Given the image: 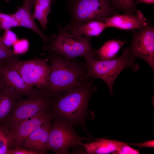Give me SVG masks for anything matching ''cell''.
I'll use <instances>...</instances> for the list:
<instances>
[{
  "label": "cell",
  "mask_w": 154,
  "mask_h": 154,
  "mask_svg": "<svg viewBox=\"0 0 154 154\" xmlns=\"http://www.w3.org/2000/svg\"><path fill=\"white\" fill-rule=\"evenodd\" d=\"M48 52L50 66L46 92L51 98L93 82V79L86 75V63L75 59L67 60L56 53Z\"/></svg>",
  "instance_id": "obj_1"
},
{
  "label": "cell",
  "mask_w": 154,
  "mask_h": 154,
  "mask_svg": "<svg viewBox=\"0 0 154 154\" xmlns=\"http://www.w3.org/2000/svg\"><path fill=\"white\" fill-rule=\"evenodd\" d=\"M93 82L68 90L51 101L50 106L56 119L64 120L72 125L83 124L89 102L96 90Z\"/></svg>",
  "instance_id": "obj_2"
},
{
  "label": "cell",
  "mask_w": 154,
  "mask_h": 154,
  "mask_svg": "<svg viewBox=\"0 0 154 154\" xmlns=\"http://www.w3.org/2000/svg\"><path fill=\"white\" fill-rule=\"evenodd\" d=\"M86 62L87 75L93 79L100 78L108 86L110 93L113 94L114 82L120 73L127 68L134 72L139 66L135 62V59L129 54L127 47L124 48L119 56L107 60H100L91 57H84Z\"/></svg>",
  "instance_id": "obj_3"
},
{
  "label": "cell",
  "mask_w": 154,
  "mask_h": 154,
  "mask_svg": "<svg viewBox=\"0 0 154 154\" xmlns=\"http://www.w3.org/2000/svg\"><path fill=\"white\" fill-rule=\"evenodd\" d=\"M58 33L52 41L43 47V50L54 52L67 60L80 56L91 57L98 59L92 47L91 37L79 36L68 33L58 23Z\"/></svg>",
  "instance_id": "obj_4"
},
{
  "label": "cell",
  "mask_w": 154,
  "mask_h": 154,
  "mask_svg": "<svg viewBox=\"0 0 154 154\" xmlns=\"http://www.w3.org/2000/svg\"><path fill=\"white\" fill-rule=\"evenodd\" d=\"M72 25L94 21L104 22L119 11L112 4V0H65Z\"/></svg>",
  "instance_id": "obj_5"
},
{
  "label": "cell",
  "mask_w": 154,
  "mask_h": 154,
  "mask_svg": "<svg viewBox=\"0 0 154 154\" xmlns=\"http://www.w3.org/2000/svg\"><path fill=\"white\" fill-rule=\"evenodd\" d=\"M48 59L21 61L17 58L5 64L17 71L29 86L46 92L50 74Z\"/></svg>",
  "instance_id": "obj_6"
},
{
  "label": "cell",
  "mask_w": 154,
  "mask_h": 154,
  "mask_svg": "<svg viewBox=\"0 0 154 154\" xmlns=\"http://www.w3.org/2000/svg\"><path fill=\"white\" fill-rule=\"evenodd\" d=\"M51 98L46 92L40 90L37 94L26 98H19L11 112L3 123L9 129L19 123L35 116L50 106Z\"/></svg>",
  "instance_id": "obj_7"
},
{
  "label": "cell",
  "mask_w": 154,
  "mask_h": 154,
  "mask_svg": "<svg viewBox=\"0 0 154 154\" xmlns=\"http://www.w3.org/2000/svg\"><path fill=\"white\" fill-rule=\"evenodd\" d=\"M87 139L78 134L70 123L56 119L51 125L48 149L56 154H67L70 148L80 145Z\"/></svg>",
  "instance_id": "obj_8"
},
{
  "label": "cell",
  "mask_w": 154,
  "mask_h": 154,
  "mask_svg": "<svg viewBox=\"0 0 154 154\" xmlns=\"http://www.w3.org/2000/svg\"><path fill=\"white\" fill-rule=\"evenodd\" d=\"M142 29L131 30V45L127 47L130 55L145 61L154 71V28L149 20Z\"/></svg>",
  "instance_id": "obj_9"
},
{
  "label": "cell",
  "mask_w": 154,
  "mask_h": 154,
  "mask_svg": "<svg viewBox=\"0 0 154 154\" xmlns=\"http://www.w3.org/2000/svg\"><path fill=\"white\" fill-rule=\"evenodd\" d=\"M52 115L47 110L19 123L9 129L13 140L12 148L21 147L25 140L33 132L45 123L51 122Z\"/></svg>",
  "instance_id": "obj_10"
},
{
  "label": "cell",
  "mask_w": 154,
  "mask_h": 154,
  "mask_svg": "<svg viewBox=\"0 0 154 154\" xmlns=\"http://www.w3.org/2000/svg\"><path fill=\"white\" fill-rule=\"evenodd\" d=\"M0 82L18 99L32 96L40 90L28 85L17 71L6 64L1 66Z\"/></svg>",
  "instance_id": "obj_11"
},
{
  "label": "cell",
  "mask_w": 154,
  "mask_h": 154,
  "mask_svg": "<svg viewBox=\"0 0 154 154\" xmlns=\"http://www.w3.org/2000/svg\"><path fill=\"white\" fill-rule=\"evenodd\" d=\"M104 22L107 27L131 31L142 29L147 25L148 21L139 10L133 14H115L106 19Z\"/></svg>",
  "instance_id": "obj_12"
},
{
  "label": "cell",
  "mask_w": 154,
  "mask_h": 154,
  "mask_svg": "<svg viewBox=\"0 0 154 154\" xmlns=\"http://www.w3.org/2000/svg\"><path fill=\"white\" fill-rule=\"evenodd\" d=\"M35 2V0H24L23 5L17 6V11L13 14L19 26L28 28L36 33L42 40L44 46L52 41L54 35L51 37L46 36L35 23L31 14V10Z\"/></svg>",
  "instance_id": "obj_13"
},
{
  "label": "cell",
  "mask_w": 154,
  "mask_h": 154,
  "mask_svg": "<svg viewBox=\"0 0 154 154\" xmlns=\"http://www.w3.org/2000/svg\"><path fill=\"white\" fill-rule=\"evenodd\" d=\"M51 125V122H48L36 129L25 140L22 147L38 154L46 153Z\"/></svg>",
  "instance_id": "obj_14"
},
{
  "label": "cell",
  "mask_w": 154,
  "mask_h": 154,
  "mask_svg": "<svg viewBox=\"0 0 154 154\" xmlns=\"http://www.w3.org/2000/svg\"><path fill=\"white\" fill-rule=\"evenodd\" d=\"M62 28L68 33L74 35L91 37H98L108 28L104 22L94 21L84 23L72 25L68 24Z\"/></svg>",
  "instance_id": "obj_15"
},
{
  "label": "cell",
  "mask_w": 154,
  "mask_h": 154,
  "mask_svg": "<svg viewBox=\"0 0 154 154\" xmlns=\"http://www.w3.org/2000/svg\"><path fill=\"white\" fill-rule=\"evenodd\" d=\"M90 142H82L80 145L83 146L86 152L91 154H113L124 143L116 140L103 138L94 139Z\"/></svg>",
  "instance_id": "obj_16"
},
{
  "label": "cell",
  "mask_w": 154,
  "mask_h": 154,
  "mask_svg": "<svg viewBox=\"0 0 154 154\" xmlns=\"http://www.w3.org/2000/svg\"><path fill=\"white\" fill-rule=\"evenodd\" d=\"M18 99L0 82V123L7 118Z\"/></svg>",
  "instance_id": "obj_17"
},
{
  "label": "cell",
  "mask_w": 154,
  "mask_h": 154,
  "mask_svg": "<svg viewBox=\"0 0 154 154\" xmlns=\"http://www.w3.org/2000/svg\"><path fill=\"white\" fill-rule=\"evenodd\" d=\"M123 40L112 39L105 42L98 49H94L97 58L100 60H107L116 58L121 48L126 43Z\"/></svg>",
  "instance_id": "obj_18"
},
{
  "label": "cell",
  "mask_w": 154,
  "mask_h": 154,
  "mask_svg": "<svg viewBox=\"0 0 154 154\" xmlns=\"http://www.w3.org/2000/svg\"><path fill=\"white\" fill-rule=\"evenodd\" d=\"M52 0H35L34 11L32 14L34 19H37L42 28L45 30L48 22V16L51 11Z\"/></svg>",
  "instance_id": "obj_19"
},
{
  "label": "cell",
  "mask_w": 154,
  "mask_h": 154,
  "mask_svg": "<svg viewBox=\"0 0 154 154\" xmlns=\"http://www.w3.org/2000/svg\"><path fill=\"white\" fill-rule=\"evenodd\" d=\"M12 146V138L9 130L2 123L0 125V154H7Z\"/></svg>",
  "instance_id": "obj_20"
},
{
  "label": "cell",
  "mask_w": 154,
  "mask_h": 154,
  "mask_svg": "<svg viewBox=\"0 0 154 154\" xmlns=\"http://www.w3.org/2000/svg\"><path fill=\"white\" fill-rule=\"evenodd\" d=\"M112 2L113 5L123 14H133L139 10L134 0H112Z\"/></svg>",
  "instance_id": "obj_21"
},
{
  "label": "cell",
  "mask_w": 154,
  "mask_h": 154,
  "mask_svg": "<svg viewBox=\"0 0 154 154\" xmlns=\"http://www.w3.org/2000/svg\"><path fill=\"white\" fill-rule=\"evenodd\" d=\"M18 27V22L13 13L7 14L0 12V30H5Z\"/></svg>",
  "instance_id": "obj_22"
},
{
  "label": "cell",
  "mask_w": 154,
  "mask_h": 154,
  "mask_svg": "<svg viewBox=\"0 0 154 154\" xmlns=\"http://www.w3.org/2000/svg\"><path fill=\"white\" fill-rule=\"evenodd\" d=\"M0 35V64L3 61L6 63L10 61L17 58V55L14 54L13 50L9 48L3 42Z\"/></svg>",
  "instance_id": "obj_23"
},
{
  "label": "cell",
  "mask_w": 154,
  "mask_h": 154,
  "mask_svg": "<svg viewBox=\"0 0 154 154\" xmlns=\"http://www.w3.org/2000/svg\"><path fill=\"white\" fill-rule=\"evenodd\" d=\"M29 42L27 39H18L13 46V52L16 55L24 54L29 50Z\"/></svg>",
  "instance_id": "obj_24"
},
{
  "label": "cell",
  "mask_w": 154,
  "mask_h": 154,
  "mask_svg": "<svg viewBox=\"0 0 154 154\" xmlns=\"http://www.w3.org/2000/svg\"><path fill=\"white\" fill-rule=\"evenodd\" d=\"M1 38L3 43L8 47L13 46L18 40L16 34L10 29L5 30Z\"/></svg>",
  "instance_id": "obj_25"
},
{
  "label": "cell",
  "mask_w": 154,
  "mask_h": 154,
  "mask_svg": "<svg viewBox=\"0 0 154 154\" xmlns=\"http://www.w3.org/2000/svg\"><path fill=\"white\" fill-rule=\"evenodd\" d=\"M139 150L129 146L124 143L119 149L113 153L114 154H140Z\"/></svg>",
  "instance_id": "obj_26"
},
{
  "label": "cell",
  "mask_w": 154,
  "mask_h": 154,
  "mask_svg": "<svg viewBox=\"0 0 154 154\" xmlns=\"http://www.w3.org/2000/svg\"><path fill=\"white\" fill-rule=\"evenodd\" d=\"M7 154H38L36 152L21 147L12 148L8 151Z\"/></svg>",
  "instance_id": "obj_27"
},
{
  "label": "cell",
  "mask_w": 154,
  "mask_h": 154,
  "mask_svg": "<svg viewBox=\"0 0 154 154\" xmlns=\"http://www.w3.org/2000/svg\"><path fill=\"white\" fill-rule=\"evenodd\" d=\"M127 144L128 145H134L141 148H153L154 147V140L145 141L142 143Z\"/></svg>",
  "instance_id": "obj_28"
},
{
  "label": "cell",
  "mask_w": 154,
  "mask_h": 154,
  "mask_svg": "<svg viewBox=\"0 0 154 154\" xmlns=\"http://www.w3.org/2000/svg\"><path fill=\"white\" fill-rule=\"evenodd\" d=\"M135 3L136 5L140 3L152 4L154 3V0H136L135 1Z\"/></svg>",
  "instance_id": "obj_29"
},
{
  "label": "cell",
  "mask_w": 154,
  "mask_h": 154,
  "mask_svg": "<svg viewBox=\"0 0 154 154\" xmlns=\"http://www.w3.org/2000/svg\"><path fill=\"white\" fill-rule=\"evenodd\" d=\"M4 1L8 3L10 2V0H4Z\"/></svg>",
  "instance_id": "obj_30"
},
{
  "label": "cell",
  "mask_w": 154,
  "mask_h": 154,
  "mask_svg": "<svg viewBox=\"0 0 154 154\" xmlns=\"http://www.w3.org/2000/svg\"><path fill=\"white\" fill-rule=\"evenodd\" d=\"M1 65L0 64V71L1 69Z\"/></svg>",
  "instance_id": "obj_31"
}]
</instances>
